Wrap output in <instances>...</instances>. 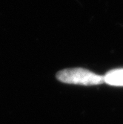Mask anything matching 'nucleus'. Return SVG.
I'll list each match as a JSON object with an SVG mask.
<instances>
[{
	"mask_svg": "<svg viewBox=\"0 0 123 124\" xmlns=\"http://www.w3.org/2000/svg\"><path fill=\"white\" fill-rule=\"evenodd\" d=\"M105 83L115 86H123V69L108 71L104 76Z\"/></svg>",
	"mask_w": 123,
	"mask_h": 124,
	"instance_id": "nucleus-2",
	"label": "nucleus"
},
{
	"mask_svg": "<svg viewBox=\"0 0 123 124\" xmlns=\"http://www.w3.org/2000/svg\"><path fill=\"white\" fill-rule=\"evenodd\" d=\"M57 80L68 84L95 85L105 83L104 77L82 68L67 69L57 74Z\"/></svg>",
	"mask_w": 123,
	"mask_h": 124,
	"instance_id": "nucleus-1",
	"label": "nucleus"
}]
</instances>
